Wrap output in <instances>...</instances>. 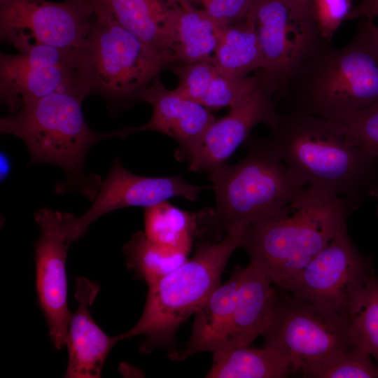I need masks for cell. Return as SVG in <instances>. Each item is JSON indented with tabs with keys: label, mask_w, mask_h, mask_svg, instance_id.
Instances as JSON below:
<instances>
[{
	"label": "cell",
	"mask_w": 378,
	"mask_h": 378,
	"mask_svg": "<svg viewBox=\"0 0 378 378\" xmlns=\"http://www.w3.org/2000/svg\"><path fill=\"white\" fill-rule=\"evenodd\" d=\"M267 137L305 183L343 199L353 211L378 196V157L350 145L332 120L286 111Z\"/></svg>",
	"instance_id": "cell-1"
},
{
	"label": "cell",
	"mask_w": 378,
	"mask_h": 378,
	"mask_svg": "<svg viewBox=\"0 0 378 378\" xmlns=\"http://www.w3.org/2000/svg\"><path fill=\"white\" fill-rule=\"evenodd\" d=\"M372 21L362 20L342 48L321 38L279 93L287 111L337 119L378 102V38Z\"/></svg>",
	"instance_id": "cell-2"
},
{
	"label": "cell",
	"mask_w": 378,
	"mask_h": 378,
	"mask_svg": "<svg viewBox=\"0 0 378 378\" xmlns=\"http://www.w3.org/2000/svg\"><path fill=\"white\" fill-rule=\"evenodd\" d=\"M353 211L342 198L306 186L276 216L250 225L242 247L276 287L292 281L345 225Z\"/></svg>",
	"instance_id": "cell-3"
},
{
	"label": "cell",
	"mask_w": 378,
	"mask_h": 378,
	"mask_svg": "<svg viewBox=\"0 0 378 378\" xmlns=\"http://www.w3.org/2000/svg\"><path fill=\"white\" fill-rule=\"evenodd\" d=\"M206 174L216 205L201 211L199 237L213 241L276 216L307 186L267 137L249 140L248 152L239 162Z\"/></svg>",
	"instance_id": "cell-4"
},
{
	"label": "cell",
	"mask_w": 378,
	"mask_h": 378,
	"mask_svg": "<svg viewBox=\"0 0 378 378\" xmlns=\"http://www.w3.org/2000/svg\"><path fill=\"white\" fill-rule=\"evenodd\" d=\"M242 232H228L220 241L202 239L195 254L157 282L148 285L142 315L121 340L145 335L143 353L171 346L176 330L195 314L220 285L221 274L232 253L241 244Z\"/></svg>",
	"instance_id": "cell-5"
},
{
	"label": "cell",
	"mask_w": 378,
	"mask_h": 378,
	"mask_svg": "<svg viewBox=\"0 0 378 378\" xmlns=\"http://www.w3.org/2000/svg\"><path fill=\"white\" fill-rule=\"evenodd\" d=\"M83 92H56L22 104L0 120L1 134L21 139L30 164L45 162L62 167L69 181H81L85 158L96 142L114 137L113 132L97 133L86 123Z\"/></svg>",
	"instance_id": "cell-6"
},
{
	"label": "cell",
	"mask_w": 378,
	"mask_h": 378,
	"mask_svg": "<svg viewBox=\"0 0 378 378\" xmlns=\"http://www.w3.org/2000/svg\"><path fill=\"white\" fill-rule=\"evenodd\" d=\"M94 26L81 48V62L90 94L116 102L141 99L149 83L172 61L127 31L109 10L91 0Z\"/></svg>",
	"instance_id": "cell-7"
},
{
	"label": "cell",
	"mask_w": 378,
	"mask_h": 378,
	"mask_svg": "<svg viewBox=\"0 0 378 378\" xmlns=\"http://www.w3.org/2000/svg\"><path fill=\"white\" fill-rule=\"evenodd\" d=\"M262 335L263 346L280 353L293 374L307 378H313L353 347L346 318L321 305L280 293Z\"/></svg>",
	"instance_id": "cell-8"
},
{
	"label": "cell",
	"mask_w": 378,
	"mask_h": 378,
	"mask_svg": "<svg viewBox=\"0 0 378 378\" xmlns=\"http://www.w3.org/2000/svg\"><path fill=\"white\" fill-rule=\"evenodd\" d=\"M95 22L91 0H0L1 41L18 52L38 45L81 49Z\"/></svg>",
	"instance_id": "cell-9"
},
{
	"label": "cell",
	"mask_w": 378,
	"mask_h": 378,
	"mask_svg": "<svg viewBox=\"0 0 378 378\" xmlns=\"http://www.w3.org/2000/svg\"><path fill=\"white\" fill-rule=\"evenodd\" d=\"M90 94L81 49L38 45L16 55H0V94L11 113L25 102L56 92Z\"/></svg>",
	"instance_id": "cell-10"
},
{
	"label": "cell",
	"mask_w": 378,
	"mask_h": 378,
	"mask_svg": "<svg viewBox=\"0 0 378 378\" xmlns=\"http://www.w3.org/2000/svg\"><path fill=\"white\" fill-rule=\"evenodd\" d=\"M374 272L371 259L357 249L345 225L285 291L295 300L321 305L347 319L352 300Z\"/></svg>",
	"instance_id": "cell-11"
},
{
	"label": "cell",
	"mask_w": 378,
	"mask_h": 378,
	"mask_svg": "<svg viewBox=\"0 0 378 378\" xmlns=\"http://www.w3.org/2000/svg\"><path fill=\"white\" fill-rule=\"evenodd\" d=\"M204 188L188 183L182 176L150 177L134 174L116 158L87 211L80 217L62 212L63 229L72 242L79 239L92 223L107 213L125 207L146 208L176 197L192 202Z\"/></svg>",
	"instance_id": "cell-12"
},
{
	"label": "cell",
	"mask_w": 378,
	"mask_h": 378,
	"mask_svg": "<svg viewBox=\"0 0 378 378\" xmlns=\"http://www.w3.org/2000/svg\"><path fill=\"white\" fill-rule=\"evenodd\" d=\"M252 10L263 57L259 71L279 94L321 36L311 18L296 15L279 0H257Z\"/></svg>",
	"instance_id": "cell-13"
},
{
	"label": "cell",
	"mask_w": 378,
	"mask_h": 378,
	"mask_svg": "<svg viewBox=\"0 0 378 378\" xmlns=\"http://www.w3.org/2000/svg\"><path fill=\"white\" fill-rule=\"evenodd\" d=\"M40 236L34 244L36 286L52 344L66 346L71 318L67 305L66 260L70 241L62 225V212L41 209L34 215Z\"/></svg>",
	"instance_id": "cell-14"
},
{
	"label": "cell",
	"mask_w": 378,
	"mask_h": 378,
	"mask_svg": "<svg viewBox=\"0 0 378 378\" xmlns=\"http://www.w3.org/2000/svg\"><path fill=\"white\" fill-rule=\"evenodd\" d=\"M258 85L230 106L228 113L209 127L197 148L188 157L189 169L204 172L227 164L237 148L260 123L270 128L277 120L273 103L275 88L263 76Z\"/></svg>",
	"instance_id": "cell-15"
},
{
	"label": "cell",
	"mask_w": 378,
	"mask_h": 378,
	"mask_svg": "<svg viewBox=\"0 0 378 378\" xmlns=\"http://www.w3.org/2000/svg\"><path fill=\"white\" fill-rule=\"evenodd\" d=\"M141 100L152 106L150 120L139 127L115 130L116 136L126 137L146 130L162 133L179 144L176 153L179 160H186L216 120L206 107L180 95L174 90L167 89L159 77L145 90Z\"/></svg>",
	"instance_id": "cell-16"
},
{
	"label": "cell",
	"mask_w": 378,
	"mask_h": 378,
	"mask_svg": "<svg viewBox=\"0 0 378 378\" xmlns=\"http://www.w3.org/2000/svg\"><path fill=\"white\" fill-rule=\"evenodd\" d=\"M99 290L97 284L84 277L76 279L78 308L71 316L66 332L69 360L65 377H100L109 351L121 341L119 335H106L90 316V307Z\"/></svg>",
	"instance_id": "cell-17"
},
{
	"label": "cell",
	"mask_w": 378,
	"mask_h": 378,
	"mask_svg": "<svg viewBox=\"0 0 378 378\" xmlns=\"http://www.w3.org/2000/svg\"><path fill=\"white\" fill-rule=\"evenodd\" d=\"M276 287L252 264L240 267L236 305L217 350L247 346L262 335L279 298Z\"/></svg>",
	"instance_id": "cell-18"
},
{
	"label": "cell",
	"mask_w": 378,
	"mask_h": 378,
	"mask_svg": "<svg viewBox=\"0 0 378 378\" xmlns=\"http://www.w3.org/2000/svg\"><path fill=\"white\" fill-rule=\"evenodd\" d=\"M172 70L178 81L175 92L211 109L230 106L255 88L261 80L259 71L252 76L232 78L222 72L213 59L175 64Z\"/></svg>",
	"instance_id": "cell-19"
},
{
	"label": "cell",
	"mask_w": 378,
	"mask_h": 378,
	"mask_svg": "<svg viewBox=\"0 0 378 378\" xmlns=\"http://www.w3.org/2000/svg\"><path fill=\"white\" fill-rule=\"evenodd\" d=\"M118 23L143 43L174 63V0H97Z\"/></svg>",
	"instance_id": "cell-20"
},
{
	"label": "cell",
	"mask_w": 378,
	"mask_h": 378,
	"mask_svg": "<svg viewBox=\"0 0 378 378\" xmlns=\"http://www.w3.org/2000/svg\"><path fill=\"white\" fill-rule=\"evenodd\" d=\"M240 267L219 285L195 313L192 332L184 350L170 358L183 360L195 354L214 352L219 347L237 298Z\"/></svg>",
	"instance_id": "cell-21"
},
{
	"label": "cell",
	"mask_w": 378,
	"mask_h": 378,
	"mask_svg": "<svg viewBox=\"0 0 378 378\" xmlns=\"http://www.w3.org/2000/svg\"><path fill=\"white\" fill-rule=\"evenodd\" d=\"M175 42L173 64L213 59L223 28L205 10L195 8L190 0H174Z\"/></svg>",
	"instance_id": "cell-22"
},
{
	"label": "cell",
	"mask_w": 378,
	"mask_h": 378,
	"mask_svg": "<svg viewBox=\"0 0 378 378\" xmlns=\"http://www.w3.org/2000/svg\"><path fill=\"white\" fill-rule=\"evenodd\" d=\"M212 353L208 378H284L293 374L288 360L269 346H240Z\"/></svg>",
	"instance_id": "cell-23"
},
{
	"label": "cell",
	"mask_w": 378,
	"mask_h": 378,
	"mask_svg": "<svg viewBox=\"0 0 378 378\" xmlns=\"http://www.w3.org/2000/svg\"><path fill=\"white\" fill-rule=\"evenodd\" d=\"M213 61L222 72L236 78L261 70L263 57L252 10L239 23L223 28Z\"/></svg>",
	"instance_id": "cell-24"
},
{
	"label": "cell",
	"mask_w": 378,
	"mask_h": 378,
	"mask_svg": "<svg viewBox=\"0 0 378 378\" xmlns=\"http://www.w3.org/2000/svg\"><path fill=\"white\" fill-rule=\"evenodd\" d=\"M200 211H184L165 200L144 208V232L157 244L188 255L200 236Z\"/></svg>",
	"instance_id": "cell-25"
},
{
	"label": "cell",
	"mask_w": 378,
	"mask_h": 378,
	"mask_svg": "<svg viewBox=\"0 0 378 378\" xmlns=\"http://www.w3.org/2000/svg\"><path fill=\"white\" fill-rule=\"evenodd\" d=\"M347 322L351 345L365 351L378 363V278L374 272L352 300Z\"/></svg>",
	"instance_id": "cell-26"
},
{
	"label": "cell",
	"mask_w": 378,
	"mask_h": 378,
	"mask_svg": "<svg viewBox=\"0 0 378 378\" xmlns=\"http://www.w3.org/2000/svg\"><path fill=\"white\" fill-rule=\"evenodd\" d=\"M123 251L127 267L148 286L157 282L188 259V255L157 244L141 231L131 237L124 245Z\"/></svg>",
	"instance_id": "cell-27"
},
{
	"label": "cell",
	"mask_w": 378,
	"mask_h": 378,
	"mask_svg": "<svg viewBox=\"0 0 378 378\" xmlns=\"http://www.w3.org/2000/svg\"><path fill=\"white\" fill-rule=\"evenodd\" d=\"M334 120L348 143L378 157V102L370 106Z\"/></svg>",
	"instance_id": "cell-28"
},
{
	"label": "cell",
	"mask_w": 378,
	"mask_h": 378,
	"mask_svg": "<svg viewBox=\"0 0 378 378\" xmlns=\"http://www.w3.org/2000/svg\"><path fill=\"white\" fill-rule=\"evenodd\" d=\"M313 378H378V365L368 353L353 346Z\"/></svg>",
	"instance_id": "cell-29"
},
{
	"label": "cell",
	"mask_w": 378,
	"mask_h": 378,
	"mask_svg": "<svg viewBox=\"0 0 378 378\" xmlns=\"http://www.w3.org/2000/svg\"><path fill=\"white\" fill-rule=\"evenodd\" d=\"M352 8V0H309L310 17L321 38L329 43Z\"/></svg>",
	"instance_id": "cell-30"
},
{
	"label": "cell",
	"mask_w": 378,
	"mask_h": 378,
	"mask_svg": "<svg viewBox=\"0 0 378 378\" xmlns=\"http://www.w3.org/2000/svg\"><path fill=\"white\" fill-rule=\"evenodd\" d=\"M210 15L225 24L245 20L257 0H198Z\"/></svg>",
	"instance_id": "cell-31"
},
{
	"label": "cell",
	"mask_w": 378,
	"mask_h": 378,
	"mask_svg": "<svg viewBox=\"0 0 378 378\" xmlns=\"http://www.w3.org/2000/svg\"><path fill=\"white\" fill-rule=\"evenodd\" d=\"M378 17V0H361L353 6L348 19L373 20Z\"/></svg>",
	"instance_id": "cell-32"
},
{
	"label": "cell",
	"mask_w": 378,
	"mask_h": 378,
	"mask_svg": "<svg viewBox=\"0 0 378 378\" xmlns=\"http://www.w3.org/2000/svg\"><path fill=\"white\" fill-rule=\"evenodd\" d=\"M279 1L287 6L296 15L302 18H311L309 11V0Z\"/></svg>",
	"instance_id": "cell-33"
},
{
	"label": "cell",
	"mask_w": 378,
	"mask_h": 378,
	"mask_svg": "<svg viewBox=\"0 0 378 378\" xmlns=\"http://www.w3.org/2000/svg\"><path fill=\"white\" fill-rule=\"evenodd\" d=\"M10 162L6 155L1 154V180L6 179L10 172Z\"/></svg>",
	"instance_id": "cell-34"
},
{
	"label": "cell",
	"mask_w": 378,
	"mask_h": 378,
	"mask_svg": "<svg viewBox=\"0 0 378 378\" xmlns=\"http://www.w3.org/2000/svg\"><path fill=\"white\" fill-rule=\"evenodd\" d=\"M371 27H372V29L374 34H375V36H376L377 38H378V26H377V25L372 21Z\"/></svg>",
	"instance_id": "cell-35"
}]
</instances>
